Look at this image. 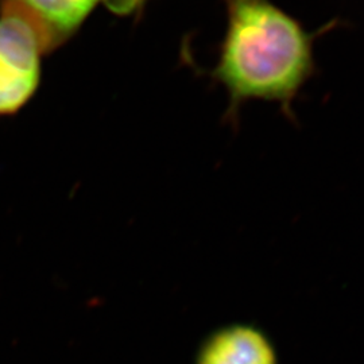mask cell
<instances>
[{"mask_svg":"<svg viewBox=\"0 0 364 364\" xmlns=\"http://www.w3.org/2000/svg\"><path fill=\"white\" fill-rule=\"evenodd\" d=\"M100 0H0L1 14H11L34 28L45 53L77 31Z\"/></svg>","mask_w":364,"mask_h":364,"instance_id":"3957f363","label":"cell"},{"mask_svg":"<svg viewBox=\"0 0 364 364\" xmlns=\"http://www.w3.org/2000/svg\"><path fill=\"white\" fill-rule=\"evenodd\" d=\"M200 364H274V358L260 335L251 329H234L209 341Z\"/></svg>","mask_w":364,"mask_h":364,"instance_id":"277c9868","label":"cell"},{"mask_svg":"<svg viewBox=\"0 0 364 364\" xmlns=\"http://www.w3.org/2000/svg\"><path fill=\"white\" fill-rule=\"evenodd\" d=\"M42 53L33 27L15 15L0 14V117L19 111L37 91Z\"/></svg>","mask_w":364,"mask_h":364,"instance_id":"7a4b0ae2","label":"cell"},{"mask_svg":"<svg viewBox=\"0 0 364 364\" xmlns=\"http://www.w3.org/2000/svg\"><path fill=\"white\" fill-rule=\"evenodd\" d=\"M227 31L212 72L228 92V114L247 100L291 103L312 76V36L272 0H223Z\"/></svg>","mask_w":364,"mask_h":364,"instance_id":"6da1fadb","label":"cell"}]
</instances>
